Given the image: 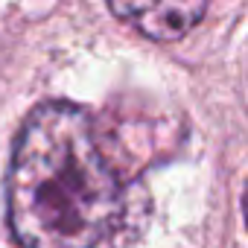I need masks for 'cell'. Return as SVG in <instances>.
<instances>
[{
	"instance_id": "1",
	"label": "cell",
	"mask_w": 248,
	"mask_h": 248,
	"mask_svg": "<svg viewBox=\"0 0 248 248\" xmlns=\"http://www.w3.org/2000/svg\"><path fill=\"white\" fill-rule=\"evenodd\" d=\"M123 210L93 117L64 99L24 120L6 175L9 231L21 248H96Z\"/></svg>"
},
{
	"instance_id": "2",
	"label": "cell",
	"mask_w": 248,
	"mask_h": 248,
	"mask_svg": "<svg viewBox=\"0 0 248 248\" xmlns=\"http://www.w3.org/2000/svg\"><path fill=\"white\" fill-rule=\"evenodd\" d=\"M111 12L132 21L143 35L155 41H175L193 30V24L207 12L204 3H111Z\"/></svg>"
}]
</instances>
